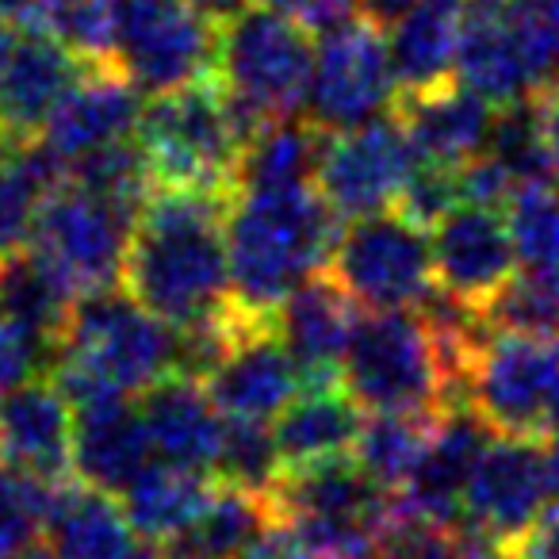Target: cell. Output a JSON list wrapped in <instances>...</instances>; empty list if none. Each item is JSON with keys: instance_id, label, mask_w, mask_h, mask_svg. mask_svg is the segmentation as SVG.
I'll return each mask as SVG.
<instances>
[{"instance_id": "obj_5", "label": "cell", "mask_w": 559, "mask_h": 559, "mask_svg": "<svg viewBox=\"0 0 559 559\" xmlns=\"http://www.w3.org/2000/svg\"><path fill=\"white\" fill-rule=\"evenodd\" d=\"M311 62V32L284 12L246 4L234 16L215 20V70H211V78L257 123L304 111Z\"/></svg>"}, {"instance_id": "obj_30", "label": "cell", "mask_w": 559, "mask_h": 559, "mask_svg": "<svg viewBox=\"0 0 559 559\" xmlns=\"http://www.w3.org/2000/svg\"><path fill=\"white\" fill-rule=\"evenodd\" d=\"M272 518L276 510L269 495L215 483L207 506L165 548L173 551V559H246V551L253 548V540Z\"/></svg>"}, {"instance_id": "obj_41", "label": "cell", "mask_w": 559, "mask_h": 559, "mask_svg": "<svg viewBox=\"0 0 559 559\" xmlns=\"http://www.w3.org/2000/svg\"><path fill=\"white\" fill-rule=\"evenodd\" d=\"M452 207H460V188H456V169L437 162H414L406 173L403 188L395 195V211L403 218H411L414 226L429 230L433 223H441Z\"/></svg>"}, {"instance_id": "obj_14", "label": "cell", "mask_w": 559, "mask_h": 559, "mask_svg": "<svg viewBox=\"0 0 559 559\" xmlns=\"http://www.w3.org/2000/svg\"><path fill=\"white\" fill-rule=\"evenodd\" d=\"M429 230H433L429 234L433 284L464 304L487 307L502 292L506 280L518 272L510 226L498 215V207L460 203Z\"/></svg>"}, {"instance_id": "obj_22", "label": "cell", "mask_w": 559, "mask_h": 559, "mask_svg": "<svg viewBox=\"0 0 559 559\" xmlns=\"http://www.w3.org/2000/svg\"><path fill=\"white\" fill-rule=\"evenodd\" d=\"M139 395V414L154 456L162 464L207 475L215 467L226 418L211 403L203 383L188 380L180 372H165L162 380H154Z\"/></svg>"}, {"instance_id": "obj_31", "label": "cell", "mask_w": 559, "mask_h": 559, "mask_svg": "<svg viewBox=\"0 0 559 559\" xmlns=\"http://www.w3.org/2000/svg\"><path fill=\"white\" fill-rule=\"evenodd\" d=\"M215 483L203 472L173 464H146L119 495L123 513L131 521L134 536H146L150 544H169L195 521V513L207 506Z\"/></svg>"}, {"instance_id": "obj_35", "label": "cell", "mask_w": 559, "mask_h": 559, "mask_svg": "<svg viewBox=\"0 0 559 559\" xmlns=\"http://www.w3.org/2000/svg\"><path fill=\"white\" fill-rule=\"evenodd\" d=\"M123 0H47L32 32L50 35L85 66H116V27Z\"/></svg>"}, {"instance_id": "obj_21", "label": "cell", "mask_w": 559, "mask_h": 559, "mask_svg": "<svg viewBox=\"0 0 559 559\" xmlns=\"http://www.w3.org/2000/svg\"><path fill=\"white\" fill-rule=\"evenodd\" d=\"M85 70L88 66L50 35L32 32L20 39L0 73V146L39 139L50 111Z\"/></svg>"}, {"instance_id": "obj_37", "label": "cell", "mask_w": 559, "mask_h": 559, "mask_svg": "<svg viewBox=\"0 0 559 559\" xmlns=\"http://www.w3.org/2000/svg\"><path fill=\"white\" fill-rule=\"evenodd\" d=\"M506 207V226L521 269L559 272V195L548 185H521Z\"/></svg>"}, {"instance_id": "obj_27", "label": "cell", "mask_w": 559, "mask_h": 559, "mask_svg": "<svg viewBox=\"0 0 559 559\" xmlns=\"http://www.w3.org/2000/svg\"><path fill=\"white\" fill-rule=\"evenodd\" d=\"M47 536L55 559H127L134 551V528L116 495L70 479L55 490Z\"/></svg>"}, {"instance_id": "obj_39", "label": "cell", "mask_w": 559, "mask_h": 559, "mask_svg": "<svg viewBox=\"0 0 559 559\" xmlns=\"http://www.w3.org/2000/svg\"><path fill=\"white\" fill-rule=\"evenodd\" d=\"M58 483L0 464V559L32 544L47 528Z\"/></svg>"}, {"instance_id": "obj_28", "label": "cell", "mask_w": 559, "mask_h": 559, "mask_svg": "<svg viewBox=\"0 0 559 559\" xmlns=\"http://www.w3.org/2000/svg\"><path fill=\"white\" fill-rule=\"evenodd\" d=\"M326 131L307 116H280L261 123L246 139L234 169V192H272V188L314 185Z\"/></svg>"}, {"instance_id": "obj_38", "label": "cell", "mask_w": 559, "mask_h": 559, "mask_svg": "<svg viewBox=\"0 0 559 559\" xmlns=\"http://www.w3.org/2000/svg\"><path fill=\"white\" fill-rule=\"evenodd\" d=\"M211 472L218 475V483L269 495L272 483H276L280 472H284L269 421L226 418L223 441H218V456H215V467H211Z\"/></svg>"}, {"instance_id": "obj_7", "label": "cell", "mask_w": 559, "mask_h": 559, "mask_svg": "<svg viewBox=\"0 0 559 559\" xmlns=\"http://www.w3.org/2000/svg\"><path fill=\"white\" fill-rule=\"evenodd\" d=\"M134 218L139 211L104 200V195L81 188L78 180H62L39 200L27 249L78 299L119 284Z\"/></svg>"}, {"instance_id": "obj_42", "label": "cell", "mask_w": 559, "mask_h": 559, "mask_svg": "<svg viewBox=\"0 0 559 559\" xmlns=\"http://www.w3.org/2000/svg\"><path fill=\"white\" fill-rule=\"evenodd\" d=\"M456 188H460V203L502 211L521 185L513 180V173L506 169L495 154H475L472 162L456 165Z\"/></svg>"}, {"instance_id": "obj_29", "label": "cell", "mask_w": 559, "mask_h": 559, "mask_svg": "<svg viewBox=\"0 0 559 559\" xmlns=\"http://www.w3.org/2000/svg\"><path fill=\"white\" fill-rule=\"evenodd\" d=\"M460 4L452 0H418L411 12L388 27V62L399 93L441 85L456 62Z\"/></svg>"}, {"instance_id": "obj_56", "label": "cell", "mask_w": 559, "mask_h": 559, "mask_svg": "<svg viewBox=\"0 0 559 559\" xmlns=\"http://www.w3.org/2000/svg\"><path fill=\"white\" fill-rule=\"evenodd\" d=\"M452 4H464V0H452Z\"/></svg>"}, {"instance_id": "obj_1", "label": "cell", "mask_w": 559, "mask_h": 559, "mask_svg": "<svg viewBox=\"0 0 559 559\" xmlns=\"http://www.w3.org/2000/svg\"><path fill=\"white\" fill-rule=\"evenodd\" d=\"M230 195L154 188L127 238L119 284L169 330H188L230 311L223 218Z\"/></svg>"}, {"instance_id": "obj_47", "label": "cell", "mask_w": 559, "mask_h": 559, "mask_svg": "<svg viewBox=\"0 0 559 559\" xmlns=\"http://www.w3.org/2000/svg\"><path fill=\"white\" fill-rule=\"evenodd\" d=\"M192 9H200L207 20H226V16H234L238 9H246L249 0H188Z\"/></svg>"}, {"instance_id": "obj_26", "label": "cell", "mask_w": 559, "mask_h": 559, "mask_svg": "<svg viewBox=\"0 0 559 559\" xmlns=\"http://www.w3.org/2000/svg\"><path fill=\"white\" fill-rule=\"evenodd\" d=\"M360 406L342 383H304L284 411L272 421L280 464L304 467L319 460L349 456L360 433Z\"/></svg>"}, {"instance_id": "obj_3", "label": "cell", "mask_w": 559, "mask_h": 559, "mask_svg": "<svg viewBox=\"0 0 559 559\" xmlns=\"http://www.w3.org/2000/svg\"><path fill=\"white\" fill-rule=\"evenodd\" d=\"M165 372H173V330L116 284L73 299L47 357V376L70 411L131 399Z\"/></svg>"}, {"instance_id": "obj_46", "label": "cell", "mask_w": 559, "mask_h": 559, "mask_svg": "<svg viewBox=\"0 0 559 559\" xmlns=\"http://www.w3.org/2000/svg\"><path fill=\"white\" fill-rule=\"evenodd\" d=\"M47 0H0V24L4 27H27L39 24V12Z\"/></svg>"}, {"instance_id": "obj_44", "label": "cell", "mask_w": 559, "mask_h": 559, "mask_svg": "<svg viewBox=\"0 0 559 559\" xmlns=\"http://www.w3.org/2000/svg\"><path fill=\"white\" fill-rule=\"evenodd\" d=\"M513 548H518L525 559H559V518L544 513V518L536 521Z\"/></svg>"}, {"instance_id": "obj_19", "label": "cell", "mask_w": 559, "mask_h": 559, "mask_svg": "<svg viewBox=\"0 0 559 559\" xmlns=\"http://www.w3.org/2000/svg\"><path fill=\"white\" fill-rule=\"evenodd\" d=\"M495 104L475 96L460 81L414 88L395 96V119L411 142L414 157L437 165H464L487 150L490 123H495Z\"/></svg>"}, {"instance_id": "obj_8", "label": "cell", "mask_w": 559, "mask_h": 559, "mask_svg": "<svg viewBox=\"0 0 559 559\" xmlns=\"http://www.w3.org/2000/svg\"><path fill=\"white\" fill-rule=\"evenodd\" d=\"M326 276L365 311H414L433 288L429 234L399 211L349 218L330 249Z\"/></svg>"}, {"instance_id": "obj_23", "label": "cell", "mask_w": 559, "mask_h": 559, "mask_svg": "<svg viewBox=\"0 0 559 559\" xmlns=\"http://www.w3.org/2000/svg\"><path fill=\"white\" fill-rule=\"evenodd\" d=\"M272 510L284 518H319V521H349L365 525L380 536L388 518L391 490L376 487L365 467L353 456L319 460V464L284 467L269 490Z\"/></svg>"}, {"instance_id": "obj_32", "label": "cell", "mask_w": 559, "mask_h": 559, "mask_svg": "<svg viewBox=\"0 0 559 559\" xmlns=\"http://www.w3.org/2000/svg\"><path fill=\"white\" fill-rule=\"evenodd\" d=\"M66 180V165L39 139L0 146V257L27 246L39 200Z\"/></svg>"}, {"instance_id": "obj_57", "label": "cell", "mask_w": 559, "mask_h": 559, "mask_svg": "<svg viewBox=\"0 0 559 559\" xmlns=\"http://www.w3.org/2000/svg\"><path fill=\"white\" fill-rule=\"evenodd\" d=\"M556 88H559V81H556Z\"/></svg>"}, {"instance_id": "obj_25", "label": "cell", "mask_w": 559, "mask_h": 559, "mask_svg": "<svg viewBox=\"0 0 559 559\" xmlns=\"http://www.w3.org/2000/svg\"><path fill=\"white\" fill-rule=\"evenodd\" d=\"M452 78L487 104H510L533 93V81L521 62L518 39L510 32L506 0H464L460 4L456 62Z\"/></svg>"}, {"instance_id": "obj_50", "label": "cell", "mask_w": 559, "mask_h": 559, "mask_svg": "<svg viewBox=\"0 0 559 559\" xmlns=\"http://www.w3.org/2000/svg\"><path fill=\"white\" fill-rule=\"evenodd\" d=\"M257 4H264V9H272V12H284V16L296 20V24H299L311 0H257Z\"/></svg>"}, {"instance_id": "obj_9", "label": "cell", "mask_w": 559, "mask_h": 559, "mask_svg": "<svg viewBox=\"0 0 559 559\" xmlns=\"http://www.w3.org/2000/svg\"><path fill=\"white\" fill-rule=\"evenodd\" d=\"M111 62L139 93L185 88L215 70V20L188 0H123Z\"/></svg>"}, {"instance_id": "obj_20", "label": "cell", "mask_w": 559, "mask_h": 559, "mask_svg": "<svg viewBox=\"0 0 559 559\" xmlns=\"http://www.w3.org/2000/svg\"><path fill=\"white\" fill-rule=\"evenodd\" d=\"M73 411L47 372L0 399V464L39 479H70Z\"/></svg>"}, {"instance_id": "obj_54", "label": "cell", "mask_w": 559, "mask_h": 559, "mask_svg": "<svg viewBox=\"0 0 559 559\" xmlns=\"http://www.w3.org/2000/svg\"><path fill=\"white\" fill-rule=\"evenodd\" d=\"M304 559H372V556H342V551H307L304 548Z\"/></svg>"}, {"instance_id": "obj_16", "label": "cell", "mask_w": 559, "mask_h": 559, "mask_svg": "<svg viewBox=\"0 0 559 559\" xmlns=\"http://www.w3.org/2000/svg\"><path fill=\"white\" fill-rule=\"evenodd\" d=\"M490 437H495V429L467 403L437 411L433 433H429L418 467L395 490L399 510L418 521H429V525H452V521H460L464 483Z\"/></svg>"}, {"instance_id": "obj_51", "label": "cell", "mask_w": 559, "mask_h": 559, "mask_svg": "<svg viewBox=\"0 0 559 559\" xmlns=\"http://www.w3.org/2000/svg\"><path fill=\"white\" fill-rule=\"evenodd\" d=\"M4 559H55V551H50L47 544L32 540V544H24V548L12 551V556H4Z\"/></svg>"}, {"instance_id": "obj_48", "label": "cell", "mask_w": 559, "mask_h": 559, "mask_svg": "<svg viewBox=\"0 0 559 559\" xmlns=\"http://www.w3.org/2000/svg\"><path fill=\"white\" fill-rule=\"evenodd\" d=\"M551 518H559V449H548V510Z\"/></svg>"}, {"instance_id": "obj_40", "label": "cell", "mask_w": 559, "mask_h": 559, "mask_svg": "<svg viewBox=\"0 0 559 559\" xmlns=\"http://www.w3.org/2000/svg\"><path fill=\"white\" fill-rule=\"evenodd\" d=\"M510 32L533 88L559 81V0H506Z\"/></svg>"}, {"instance_id": "obj_18", "label": "cell", "mask_w": 559, "mask_h": 559, "mask_svg": "<svg viewBox=\"0 0 559 559\" xmlns=\"http://www.w3.org/2000/svg\"><path fill=\"white\" fill-rule=\"evenodd\" d=\"M272 330L284 342L288 357L296 360L304 383H342V353L349 330L357 322L353 299L337 288L334 280L314 272L299 288H292L272 311Z\"/></svg>"}, {"instance_id": "obj_45", "label": "cell", "mask_w": 559, "mask_h": 559, "mask_svg": "<svg viewBox=\"0 0 559 559\" xmlns=\"http://www.w3.org/2000/svg\"><path fill=\"white\" fill-rule=\"evenodd\" d=\"M418 0H360V16L372 20L380 32H388L403 12H411Z\"/></svg>"}, {"instance_id": "obj_2", "label": "cell", "mask_w": 559, "mask_h": 559, "mask_svg": "<svg viewBox=\"0 0 559 559\" xmlns=\"http://www.w3.org/2000/svg\"><path fill=\"white\" fill-rule=\"evenodd\" d=\"M337 230L342 218L314 185L234 192L223 218L230 307L241 319L269 322L280 299L326 269Z\"/></svg>"}, {"instance_id": "obj_10", "label": "cell", "mask_w": 559, "mask_h": 559, "mask_svg": "<svg viewBox=\"0 0 559 559\" xmlns=\"http://www.w3.org/2000/svg\"><path fill=\"white\" fill-rule=\"evenodd\" d=\"M559 391V342L490 330L464 372V403L495 433L540 437Z\"/></svg>"}, {"instance_id": "obj_6", "label": "cell", "mask_w": 559, "mask_h": 559, "mask_svg": "<svg viewBox=\"0 0 559 559\" xmlns=\"http://www.w3.org/2000/svg\"><path fill=\"white\" fill-rule=\"evenodd\" d=\"M337 380L360 411H444V376L418 311L360 314Z\"/></svg>"}, {"instance_id": "obj_43", "label": "cell", "mask_w": 559, "mask_h": 559, "mask_svg": "<svg viewBox=\"0 0 559 559\" xmlns=\"http://www.w3.org/2000/svg\"><path fill=\"white\" fill-rule=\"evenodd\" d=\"M47 357H50V345L43 337L27 334L16 322L0 319V399L9 395L16 383L47 372Z\"/></svg>"}, {"instance_id": "obj_11", "label": "cell", "mask_w": 559, "mask_h": 559, "mask_svg": "<svg viewBox=\"0 0 559 559\" xmlns=\"http://www.w3.org/2000/svg\"><path fill=\"white\" fill-rule=\"evenodd\" d=\"M391 104H395V78L380 27L357 16L322 35L307 81L304 116L330 134L388 116Z\"/></svg>"}, {"instance_id": "obj_36", "label": "cell", "mask_w": 559, "mask_h": 559, "mask_svg": "<svg viewBox=\"0 0 559 559\" xmlns=\"http://www.w3.org/2000/svg\"><path fill=\"white\" fill-rule=\"evenodd\" d=\"M483 311L495 330L559 342V272H513Z\"/></svg>"}, {"instance_id": "obj_34", "label": "cell", "mask_w": 559, "mask_h": 559, "mask_svg": "<svg viewBox=\"0 0 559 559\" xmlns=\"http://www.w3.org/2000/svg\"><path fill=\"white\" fill-rule=\"evenodd\" d=\"M437 414L414 411H372V418L360 421V433L353 441L349 456L365 467V475L383 490H399L418 467L426 441L433 433Z\"/></svg>"}, {"instance_id": "obj_4", "label": "cell", "mask_w": 559, "mask_h": 559, "mask_svg": "<svg viewBox=\"0 0 559 559\" xmlns=\"http://www.w3.org/2000/svg\"><path fill=\"white\" fill-rule=\"evenodd\" d=\"M257 127L261 123L249 119L215 78H203L142 104L134 142L146 157L154 188L234 195L238 154Z\"/></svg>"}, {"instance_id": "obj_17", "label": "cell", "mask_w": 559, "mask_h": 559, "mask_svg": "<svg viewBox=\"0 0 559 559\" xmlns=\"http://www.w3.org/2000/svg\"><path fill=\"white\" fill-rule=\"evenodd\" d=\"M142 111V93L116 66H88L78 85L58 100L43 123L39 142L70 169L78 157L131 139Z\"/></svg>"}, {"instance_id": "obj_13", "label": "cell", "mask_w": 559, "mask_h": 559, "mask_svg": "<svg viewBox=\"0 0 559 559\" xmlns=\"http://www.w3.org/2000/svg\"><path fill=\"white\" fill-rule=\"evenodd\" d=\"M548 510V444L495 433L479 452L460 498V518L513 548Z\"/></svg>"}, {"instance_id": "obj_52", "label": "cell", "mask_w": 559, "mask_h": 559, "mask_svg": "<svg viewBox=\"0 0 559 559\" xmlns=\"http://www.w3.org/2000/svg\"><path fill=\"white\" fill-rule=\"evenodd\" d=\"M127 559H173V551L165 544H146V548H134Z\"/></svg>"}, {"instance_id": "obj_53", "label": "cell", "mask_w": 559, "mask_h": 559, "mask_svg": "<svg viewBox=\"0 0 559 559\" xmlns=\"http://www.w3.org/2000/svg\"><path fill=\"white\" fill-rule=\"evenodd\" d=\"M12 47H16V35H12V27L0 24V73H4V66H9Z\"/></svg>"}, {"instance_id": "obj_33", "label": "cell", "mask_w": 559, "mask_h": 559, "mask_svg": "<svg viewBox=\"0 0 559 559\" xmlns=\"http://www.w3.org/2000/svg\"><path fill=\"white\" fill-rule=\"evenodd\" d=\"M70 304L73 296L27 246L0 257V319L4 322H16L27 334L55 345Z\"/></svg>"}, {"instance_id": "obj_12", "label": "cell", "mask_w": 559, "mask_h": 559, "mask_svg": "<svg viewBox=\"0 0 559 559\" xmlns=\"http://www.w3.org/2000/svg\"><path fill=\"white\" fill-rule=\"evenodd\" d=\"M418 162L395 116L330 131L314 165V192L342 223L376 215L395 203L411 165Z\"/></svg>"}, {"instance_id": "obj_55", "label": "cell", "mask_w": 559, "mask_h": 559, "mask_svg": "<svg viewBox=\"0 0 559 559\" xmlns=\"http://www.w3.org/2000/svg\"><path fill=\"white\" fill-rule=\"evenodd\" d=\"M548 188H551V192L559 195V169H556V177H551V185H548Z\"/></svg>"}, {"instance_id": "obj_24", "label": "cell", "mask_w": 559, "mask_h": 559, "mask_svg": "<svg viewBox=\"0 0 559 559\" xmlns=\"http://www.w3.org/2000/svg\"><path fill=\"white\" fill-rule=\"evenodd\" d=\"M154 460L142 414L131 399H100L73 406L70 475L96 490L119 495Z\"/></svg>"}, {"instance_id": "obj_15", "label": "cell", "mask_w": 559, "mask_h": 559, "mask_svg": "<svg viewBox=\"0 0 559 559\" xmlns=\"http://www.w3.org/2000/svg\"><path fill=\"white\" fill-rule=\"evenodd\" d=\"M304 388L296 360L288 357L272 322H246L215 372L203 380V391L223 418L272 421Z\"/></svg>"}, {"instance_id": "obj_49", "label": "cell", "mask_w": 559, "mask_h": 559, "mask_svg": "<svg viewBox=\"0 0 559 559\" xmlns=\"http://www.w3.org/2000/svg\"><path fill=\"white\" fill-rule=\"evenodd\" d=\"M540 441L548 444V449H559V391H556V399H551L548 414H544V421H540Z\"/></svg>"}]
</instances>
